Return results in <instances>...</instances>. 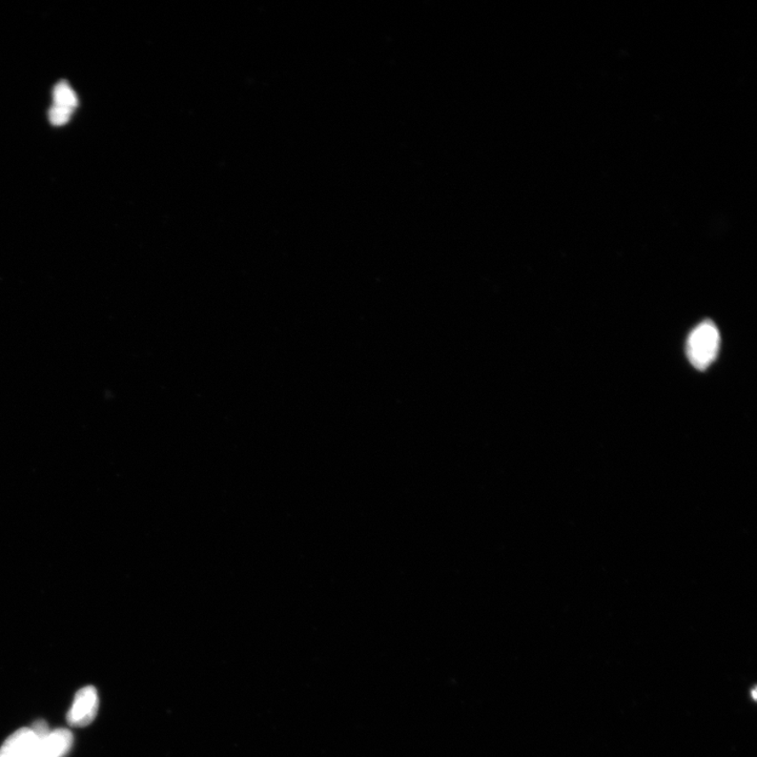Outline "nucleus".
I'll return each instance as SVG.
<instances>
[{"label":"nucleus","mask_w":757,"mask_h":757,"mask_svg":"<svg viewBox=\"0 0 757 757\" xmlns=\"http://www.w3.org/2000/svg\"><path fill=\"white\" fill-rule=\"evenodd\" d=\"M721 347L719 329L710 320H705L690 332L686 343L687 357L694 369L706 371L718 357Z\"/></svg>","instance_id":"f257e3e1"},{"label":"nucleus","mask_w":757,"mask_h":757,"mask_svg":"<svg viewBox=\"0 0 757 757\" xmlns=\"http://www.w3.org/2000/svg\"><path fill=\"white\" fill-rule=\"evenodd\" d=\"M99 694L93 686H88L80 689L72 708L68 713V721L73 727H84L94 721L99 711Z\"/></svg>","instance_id":"f03ea898"},{"label":"nucleus","mask_w":757,"mask_h":757,"mask_svg":"<svg viewBox=\"0 0 757 757\" xmlns=\"http://www.w3.org/2000/svg\"><path fill=\"white\" fill-rule=\"evenodd\" d=\"M78 106L76 92L67 82H61L54 89V103L50 110L52 124L60 126L68 123Z\"/></svg>","instance_id":"7ed1b4c3"},{"label":"nucleus","mask_w":757,"mask_h":757,"mask_svg":"<svg viewBox=\"0 0 757 757\" xmlns=\"http://www.w3.org/2000/svg\"><path fill=\"white\" fill-rule=\"evenodd\" d=\"M40 738L32 729L22 728L4 742L0 748V757H34Z\"/></svg>","instance_id":"20e7f679"},{"label":"nucleus","mask_w":757,"mask_h":757,"mask_svg":"<svg viewBox=\"0 0 757 757\" xmlns=\"http://www.w3.org/2000/svg\"><path fill=\"white\" fill-rule=\"evenodd\" d=\"M73 744L72 733L66 729L52 731L40 738L34 757H63L70 751Z\"/></svg>","instance_id":"39448f33"}]
</instances>
